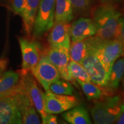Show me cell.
Returning <instances> with one entry per match:
<instances>
[{
	"label": "cell",
	"instance_id": "1",
	"mask_svg": "<svg viewBox=\"0 0 124 124\" xmlns=\"http://www.w3.org/2000/svg\"><path fill=\"white\" fill-rule=\"evenodd\" d=\"M121 13L113 5L102 4L98 7L93 16L96 28V36L103 40L117 39Z\"/></svg>",
	"mask_w": 124,
	"mask_h": 124
},
{
	"label": "cell",
	"instance_id": "2",
	"mask_svg": "<svg viewBox=\"0 0 124 124\" xmlns=\"http://www.w3.org/2000/svg\"><path fill=\"white\" fill-rule=\"evenodd\" d=\"M85 40L87 46L94 51L108 74L116 60L124 56V43L120 39L103 40L93 36Z\"/></svg>",
	"mask_w": 124,
	"mask_h": 124
},
{
	"label": "cell",
	"instance_id": "3",
	"mask_svg": "<svg viewBox=\"0 0 124 124\" xmlns=\"http://www.w3.org/2000/svg\"><path fill=\"white\" fill-rule=\"evenodd\" d=\"M124 112V99L120 95L107 96L95 101L91 108L94 123L113 124Z\"/></svg>",
	"mask_w": 124,
	"mask_h": 124
},
{
	"label": "cell",
	"instance_id": "4",
	"mask_svg": "<svg viewBox=\"0 0 124 124\" xmlns=\"http://www.w3.org/2000/svg\"><path fill=\"white\" fill-rule=\"evenodd\" d=\"M55 0H40L33 31L35 38H41L51 29L55 23Z\"/></svg>",
	"mask_w": 124,
	"mask_h": 124
},
{
	"label": "cell",
	"instance_id": "5",
	"mask_svg": "<svg viewBox=\"0 0 124 124\" xmlns=\"http://www.w3.org/2000/svg\"><path fill=\"white\" fill-rule=\"evenodd\" d=\"M43 97L47 114H60L79 105L78 99L72 95L56 94L49 90L43 93Z\"/></svg>",
	"mask_w": 124,
	"mask_h": 124
},
{
	"label": "cell",
	"instance_id": "6",
	"mask_svg": "<svg viewBox=\"0 0 124 124\" xmlns=\"http://www.w3.org/2000/svg\"><path fill=\"white\" fill-rule=\"evenodd\" d=\"M31 72L46 91H49L51 84L60 78L58 69L44 54L40 56L38 64Z\"/></svg>",
	"mask_w": 124,
	"mask_h": 124
},
{
	"label": "cell",
	"instance_id": "7",
	"mask_svg": "<svg viewBox=\"0 0 124 124\" xmlns=\"http://www.w3.org/2000/svg\"><path fill=\"white\" fill-rule=\"evenodd\" d=\"M88 46V52L82 63L90 77L91 82L98 86L105 87L108 83L109 74L91 48Z\"/></svg>",
	"mask_w": 124,
	"mask_h": 124
},
{
	"label": "cell",
	"instance_id": "8",
	"mask_svg": "<svg viewBox=\"0 0 124 124\" xmlns=\"http://www.w3.org/2000/svg\"><path fill=\"white\" fill-rule=\"evenodd\" d=\"M20 83L31 98L36 110L39 113L43 121L47 113L45 110L43 93L39 87L36 80L29 73L20 72Z\"/></svg>",
	"mask_w": 124,
	"mask_h": 124
},
{
	"label": "cell",
	"instance_id": "9",
	"mask_svg": "<svg viewBox=\"0 0 124 124\" xmlns=\"http://www.w3.org/2000/svg\"><path fill=\"white\" fill-rule=\"evenodd\" d=\"M15 87L10 94L0 98V124H23L22 116L15 95Z\"/></svg>",
	"mask_w": 124,
	"mask_h": 124
},
{
	"label": "cell",
	"instance_id": "10",
	"mask_svg": "<svg viewBox=\"0 0 124 124\" xmlns=\"http://www.w3.org/2000/svg\"><path fill=\"white\" fill-rule=\"evenodd\" d=\"M15 95L22 116L23 124H40L41 123L39 117L37 114L36 109L20 81L15 87Z\"/></svg>",
	"mask_w": 124,
	"mask_h": 124
},
{
	"label": "cell",
	"instance_id": "11",
	"mask_svg": "<svg viewBox=\"0 0 124 124\" xmlns=\"http://www.w3.org/2000/svg\"><path fill=\"white\" fill-rule=\"evenodd\" d=\"M18 41L22 54V67L20 72H30L38 64L40 58V47L37 43L19 38Z\"/></svg>",
	"mask_w": 124,
	"mask_h": 124
},
{
	"label": "cell",
	"instance_id": "12",
	"mask_svg": "<svg viewBox=\"0 0 124 124\" xmlns=\"http://www.w3.org/2000/svg\"><path fill=\"white\" fill-rule=\"evenodd\" d=\"M44 54L55 65L63 79L72 81L68 72L67 67L70 62L69 49L62 48L50 47L45 51Z\"/></svg>",
	"mask_w": 124,
	"mask_h": 124
},
{
	"label": "cell",
	"instance_id": "13",
	"mask_svg": "<svg viewBox=\"0 0 124 124\" xmlns=\"http://www.w3.org/2000/svg\"><path fill=\"white\" fill-rule=\"evenodd\" d=\"M70 23H55L48 37L49 46L69 49L71 44Z\"/></svg>",
	"mask_w": 124,
	"mask_h": 124
},
{
	"label": "cell",
	"instance_id": "14",
	"mask_svg": "<svg viewBox=\"0 0 124 124\" xmlns=\"http://www.w3.org/2000/svg\"><path fill=\"white\" fill-rule=\"evenodd\" d=\"M95 34L96 28L90 18H80L70 26V39L72 42L86 39Z\"/></svg>",
	"mask_w": 124,
	"mask_h": 124
},
{
	"label": "cell",
	"instance_id": "15",
	"mask_svg": "<svg viewBox=\"0 0 124 124\" xmlns=\"http://www.w3.org/2000/svg\"><path fill=\"white\" fill-rule=\"evenodd\" d=\"M40 0H25L21 16L25 32L29 36L33 31Z\"/></svg>",
	"mask_w": 124,
	"mask_h": 124
},
{
	"label": "cell",
	"instance_id": "16",
	"mask_svg": "<svg viewBox=\"0 0 124 124\" xmlns=\"http://www.w3.org/2000/svg\"><path fill=\"white\" fill-rule=\"evenodd\" d=\"M124 77V57L117 59L112 66L105 89L112 94L117 90Z\"/></svg>",
	"mask_w": 124,
	"mask_h": 124
},
{
	"label": "cell",
	"instance_id": "17",
	"mask_svg": "<svg viewBox=\"0 0 124 124\" xmlns=\"http://www.w3.org/2000/svg\"><path fill=\"white\" fill-rule=\"evenodd\" d=\"M62 117L71 124H91L92 121L87 110L82 105H78L62 114Z\"/></svg>",
	"mask_w": 124,
	"mask_h": 124
},
{
	"label": "cell",
	"instance_id": "18",
	"mask_svg": "<svg viewBox=\"0 0 124 124\" xmlns=\"http://www.w3.org/2000/svg\"><path fill=\"white\" fill-rule=\"evenodd\" d=\"M74 18V9L69 0H55V23H70Z\"/></svg>",
	"mask_w": 124,
	"mask_h": 124
},
{
	"label": "cell",
	"instance_id": "19",
	"mask_svg": "<svg viewBox=\"0 0 124 124\" xmlns=\"http://www.w3.org/2000/svg\"><path fill=\"white\" fill-rule=\"evenodd\" d=\"M77 82L81 87L82 91L89 100H100L111 94L105 87L98 86L91 82H84L80 80Z\"/></svg>",
	"mask_w": 124,
	"mask_h": 124
},
{
	"label": "cell",
	"instance_id": "20",
	"mask_svg": "<svg viewBox=\"0 0 124 124\" xmlns=\"http://www.w3.org/2000/svg\"><path fill=\"white\" fill-rule=\"evenodd\" d=\"M20 79V72L13 71L4 72L0 75V94L13 89Z\"/></svg>",
	"mask_w": 124,
	"mask_h": 124
},
{
	"label": "cell",
	"instance_id": "21",
	"mask_svg": "<svg viewBox=\"0 0 124 124\" xmlns=\"http://www.w3.org/2000/svg\"><path fill=\"white\" fill-rule=\"evenodd\" d=\"M88 52V46L86 40L72 42L69 48V55L70 60L82 64V62Z\"/></svg>",
	"mask_w": 124,
	"mask_h": 124
},
{
	"label": "cell",
	"instance_id": "22",
	"mask_svg": "<svg viewBox=\"0 0 124 124\" xmlns=\"http://www.w3.org/2000/svg\"><path fill=\"white\" fill-rule=\"evenodd\" d=\"M68 72L71 79L87 82H91L90 77L84 67L79 63L70 60L67 67Z\"/></svg>",
	"mask_w": 124,
	"mask_h": 124
},
{
	"label": "cell",
	"instance_id": "23",
	"mask_svg": "<svg viewBox=\"0 0 124 124\" xmlns=\"http://www.w3.org/2000/svg\"><path fill=\"white\" fill-rule=\"evenodd\" d=\"M49 90L56 94L72 95L75 89L68 80L59 79L51 84Z\"/></svg>",
	"mask_w": 124,
	"mask_h": 124
},
{
	"label": "cell",
	"instance_id": "24",
	"mask_svg": "<svg viewBox=\"0 0 124 124\" xmlns=\"http://www.w3.org/2000/svg\"><path fill=\"white\" fill-rule=\"evenodd\" d=\"M74 10L80 13L88 12L92 7L94 0H69Z\"/></svg>",
	"mask_w": 124,
	"mask_h": 124
},
{
	"label": "cell",
	"instance_id": "25",
	"mask_svg": "<svg viewBox=\"0 0 124 124\" xmlns=\"http://www.w3.org/2000/svg\"><path fill=\"white\" fill-rule=\"evenodd\" d=\"M25 0H13L12 1V10L16 15H21L24 9Z\"/></svg>",
	"mask_w": 124,
	"mask_h": 124
},
{
	"label": "cell",
	"instance_id": "26",
	"mask_svg": "<svg viewBox=\"0 0 124 124\" xmlns=\"http://www.w3.org/2000/svg\"><path fill=\"white\" fill-rule=\"evenodd\" d=\"M117 39L121 40L124 43V17L121 16L120 18L118 33Z\"/></svg>",
	"mask_w": 124,
	"mask_h": 124
},
{
	"label": "cell",
	"instance_id": "27",
	"mask_svg": "<svg viewBox=\"0 0 124 124\" xmlns=\"http://www.w3.org/2000/svg\"><path fill=\"white\" fill-rule=\"evenodd\" d=\"M44 124H58V118L54 114H48L45 120L42 121Z\"/></svg>",
	"mask_w": 124,
	"mask_h": 124
},
{
	"label": "cell",
	"instance_id": "28",
	"mask_svg": "<svg viewBox=\"0 0 124 124\" xmlns=\"http://www.w3.org/2000/svg\"><path fill=\"white\" fill-rule=\"evenodd\" d=\"M8 64V60L5 59H0V75L4 72L7 69Z\"/></svg>",
	"mask_w": 124,
	"mask_h": 124
},
{
	"label": "cell",
	"instance_id": "29",
	"mask_svg": "<svg viewBox=\"0 0 124 124\" xmlns=\"http://www.w3.org/2000/svg\"><path fill=\"white\" fill-rule=\"evenodd\" d=\"M100 1L102 4L113 5L114 4L120 3L121 2L122 0H100Z\"/></svg>",
	"mask_w": 124,
	"mask_h": 124
},
{
	"label": "cell",
	"instance_id": "30",
	"mask_svg": "<svg viewBox=\"0 0 124 124\" xmlns=\"http://www.w3.org/2000/svg\"><path fill=\"white\" fill-rule=\"evenodd\" d=\"M116 123L118 124H124V112L122 113V115L118 118V120L117 121Z\"/></svg>",
	"mask_w": 124,
	"mask_h": 124
},
{
	"label": "cell",
	"instance_id": "31",
	"mask_svg": "<svg viewBox=\"0 0 124 124\" xmlns=\"http://www.w3.org/2000/svg\"><path fill=\"white\" fill-rule=\"evenodd\" d=\"M12 90H13V89L11 90L8 91V92H6V93H1V94H0V98L4 97V96H6V95H8V94H10V93H12Z\"/></svg>",
	"mask_w": 124,
	"mask_h": 124
},
{
	"label": "cell",
	"instance_id": "32",
	"mask_svg": "<svg viewBox=\"0 0 124 124\" xmlns=\"http://www.w3.org/2000/svg\"><path fill=\"white\" fill-rule=\"evenodd\" d=\"M122 79H123V80H122V85H123V86L124 87V77Z\"/></svg>",
	"mask_w": 124,
	"mask_h": 124
},
{
	"label": "cell",
	"instance_id": "33",
	"mask_svg": "<svg viewBox=\"0 0 124 124\" xmlns=\"http://www.w3.org/2000/svg\"><path fill=\"white\" fill-rule=\"evenodd\" d=\"M123 98H124V97H123Z\"/></svg>",
	"mask_w": 124,
	"mask_h": 124
}]
</instances>
